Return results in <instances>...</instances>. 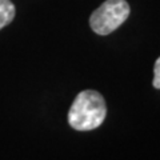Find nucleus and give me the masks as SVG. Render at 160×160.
<instances>
[{"mask_svg": "<svg viewBox=\"0 0 160 160\" xmlns=\"http://www.w3.org/2000/svg\"><path fill=\"white\" fill-rule=\"evenodd\" d=\"M107 116L104 98L98 91L86 89L78 93L68 111V123L76 131H92L102 126Z\"/></svg>", "mask_w": 160, "mask_h": 160, "instance_id": "obj_1", "label": "nucleus"}, {"mask_svg": "<svg viewBox=\"0 0 160 160\" xmlns=\"http://www.w3.org/2000/svg\"><path fill=\"white\" fill-rule=\"evenodd\" d=\"M129 6L126 0H107L89 18V26L98 35L106 36L113 32L129 16Z\"/></svg>", "mask_w": 160, "mask_h": 160, "instance_id": "obj_2", "label": "nucleus"}, {"mask_svg": "<svg viewBox=\"0 0 160 160\" xmlns=\"http://www.w3.org/2000/svg\"><path fill=\"white\" fill-rule=\"evenodd\" d=\"M15 18V6L11 0H0V29L8 26Z\"/></svg>", "mask_w": 160, "mask_h": 160, "instance_id": "obj_3", "label": "nucleus"}, {"mask_svg": "<svg viewBox=\"0 0 160 160\" xmlns=\"http://www.w3.org/2000/svg\"><path fill=\"white\" fill-rule=\"evenodd\" d=\"M153 87L156 89H160V58L155 62L153 66Z\"/></svg>", "mask_w": 160, "mask_h": 160, "instance_id": "obj_4", "label": "nucleus"}]
</instances>
